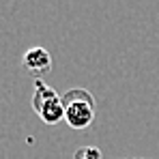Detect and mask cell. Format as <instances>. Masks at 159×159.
<instances>
[{
    "label": "cell",
    "instance_id": "obj_5",
    "mask_svg": "<svg viewBox=\"0 0 159 159\" xmlns=\"http://www.w3.org/2000/svg\"><path fill=\"white\" fill-rule=\"evenodd\" d=\"M125 159H140V157H125Z\"/></svg>",
    "mask_w": 159,
    "mask_h": 159
},
{
    "label": "cell",
    "instance_id": "obj_3",
    "mask_svg": "<svg viewBox=\"0 0 159 159\" xmlns=\"http://www.w3.org/2000/svg\"><path fill=\"white\" fill-rule=\"evenodd\" d=\"M22 67L26 69V73L34 75L37 80H41L43 73H48L52 69V54L48 52L45 48H30L26 50L24 58H22Z\"/></svg>",
    "mask_w": 159,
    "mask_h": 159
},
{
    "label": "cell",
    "instance_id": "obj_1",
    "mask_svg": "<svg viewBox=\"0 0 159 159\" xmlns=\"http://www.w3.org/2000/svg\"><path fill=\"white\" fill-rule=\"evenodd\" d=\"M62 106H65V123L71 129H88L95 123L97 101L90 90L82 86L69 88L62 95Z\"/></svg>",
    "mask_w": 159,
    "mask_h": 159
},
{
    "label": "cell",
    "instance_id": "obj_2",
    "mask_svg": "<svg viewBox=\"0 0 159 159\" xmlns=\"http://www.w3.org/2000/svg\"><path fill=\"white\" fill-rule=\"evenodd\" d=\"M30 106H32V112L45 125H58V123L65 120L62 95H58L43 80H34V90H32V97H30Z\"/></svg>",
    "mask_w": 159,
    "mask_h": 159
},
{
    "label": "cell",
    "instance_id": "obj_4",
    "mask_svg": "<svg viewBox=\"0 0 159 159\" xmlns=\"http://www.w3.org/2000/svg\"><path fill=\"white\" fill-rule=\"evenodd\" d=\"M101 157L103 155H101V151L97 146H82L73 155V159H101Z\"/></svg>",
    "mask_w": 159,
    "mask_h": 159
}]
</instances>
